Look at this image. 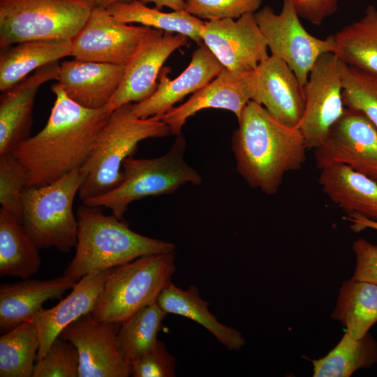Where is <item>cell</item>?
<instances>
[{"mask_svg":"<svg viewBox=\"0 0 377 377\" xmlns=\"http://www.w3.org/2000/svg\"><path fill=\"white\" fill-rule=\"evenodd\" d=\"M51 89L56 98L47 124L10 152L27 173V187L48 184L80 168L111 114L74 102L58 82Z\"/></svg>","mask_w":377,"mask_h":377,"instance_id":"cell-1","label":"cell"},{"mask_svg":"<svg viewBox=\"0 0 377 377\" xmlns=\"http://www.w3.org/2000/svg\"><path fill=\"white\" fill-rule=\"evenodd\" d=\"M237 121L231 145L237 172L251 188L276 194L285 175L300 170L306 161L302 134L251 100Z\"/></svg>","mask_w":377,"mask_h":377,"instance_id":"cell-2","label":"cell"},{"mask_svg":"<svg viewBox=\"0 0 377 377\" xmlns=\"http://www.w3.org/2000/svg\"><path fill=\"white\" fill-rule=\"evenodd\" d=\"M99 207L84 204L78 208L75 253L64 275L77 282L91 272L114 268L141 256L175 253V244L135 232L127 222L114 214L105 215Z\"/></svg>","mask_w":377,"mask_h":377,"instance_id":"cell-3","label":"cell"},{"mask_svg":"<svg viewBox=\"0 0 377 377\" xmlns=\"http://www.w3.org/2000/svg\"><path fill=\"white\" fill-rule=\"evenodd\" d=\"M170 134L168 126L161 120L136 117L132 111V103L114 110L80 167L85 175L78 192L82 202L119 185L122 179L124 161L133 156L141 141L162 138Z\"/></svg>","mask_w":377,"mask_h":377,"instance_id":"cell-4","label":"cell"},{"mask_svg":"<svg viewBox=\"0 0 377 377\" xmlns=\"http://www.w3.org/2000/svg\"><path fill=\"white\" fill-rule=\"evenodd\" d=\"M175 253L141 256L115 267L105 280L92 316L98 320L121 324L157 301L175 272Z\"/></svg>","mask_w":377,"mask_h":377,"instance_id":"cell-5","label":"cell"},{"mask_svg":"<svg viewBox=\"0 0 377 377\" xmlns=\"http://www.w3.org/2000/svg\"><path fill=\"white\" fill-rule=\"evenodd\" d=\"M186 142L177 136L167 153L154 158H127L122 165V179L110 191L83 203L109 208L122 219L130 203L140 199L175 192L186 184H200L202 177L184 159Z\"/></svg>","mask_w":377,"mask_h":377,"instance_id":"cell-6","label":"cell"},{"mask_svg":"<svg viewBox=\"0 0 377 377\" xmlns=\"http://www.w3.org/2000/svg\"><path fill=\"white\" fill-rule=\"evenodd\" d=\"M84 179L79 168L52 183L23 191L21 223L39 249L68 252L75 248L78 226L73 205Z\"/></svg>","mask_w":377,"mask_h":377,"instance_id":"cell-7","label":"cell"},{"mask_svg":"<svg viewBox=\"0 0 377 377\" xmlns=\"http://www.w3.org/2000/svg\"><path fill=\"white\" fill-rule=\"evenodd\" d=\"M96 0H0V47L31 40H72Z\"/></svg>","mask_w":377,"mask_h":377,"instance_id":"cell-8","label":"cell"},{"mask_svg":"<svg viewBox=\"0 0 377 377\" xmlns=\"http://www.w3.org/2000/svg\"><path fill=\"white\" fill-rule=\"evenodd\" d=\"M254 15L271 55L283 61L302 86L317 59L325 53L335 51L333 35L323 39L309 34L287 0H283L279 13L265 6Z\"/></svg>","mask_w":377,"mask_h":377,"instance_id":"cell-9","label":"cell"},{"mask_svg":"<svg viewBox=\"0 0 377 377\" xmlns=\"http://www.w3.org/2000/svg\"><path fill=\"white\" fill-rule=\"evenodd\" d=\"M342 62L334 52L316 61L304 86L305 108L298 125L307 149H314L343 115Z\"/></svg>","mask_w":377,"mask_h":377,"instance_id":"cell-10","label":"cell"},{"mask_svg":"<svg viewBox=\"0 0 377 377\" xmlns=\"http://www.w3.org/2000/svg\"><path fill=\"white\" fill-rule=\"evenodd\" d=\"M313 149L318 169L344 165L377 182V127L362 112L346 108Z\"/></svg>","mask_w":377,"mask_h":377,"instance_id":"cell-11","label":"cell"},{"mask_svg":"<svg viewBox=\"0 0 377 377\" xmlns=\"http://www.w3.org/2000/svg\"><path fill=\"white\" fill-rule=\"evenodd\" d=\"M156 29L123 23L96 5L84 26L71 40L74 59L126 64Z\"/></svg>","mask_w":377,"mask_h":377,"instance_id":"cell-12","label":"cell"},{"mask_svg":"<svg viewBox=\"0 0 377 377\" xmlns=\"http://www.w3.org/2000/svg\"><path fill=\"white\" fill-rule=\"evenodd\" d=\"M120 324L87 313L65 327L59 337L71 341L79 353L78 377H128L131 365L117 346Z\"/></svg>","mask_w":377,"mask_h":377,"instance_id":"cell-13","label":"cell"},{"mask_svg":"<svg viewBox=\"0 0 377 377\" xmlns=\"http://www.w3.org/2000/svg\"><path fill=\"white\" fill-rule=\"evenodd\" d=\"M201 38L219 62L230 71L251 72L269 56L254 13L236 20L205 21Z\"/></svg>","mask_w":377,"mask_h":377,"instance_id":"cell-14","label":"cell"},{"mask_svg":"<svg viewBox=\"0 0 377 377\" xmlns=\"http://www.w3.org/2000/svg\"><path fill=\"white\" fill-rule=\"evenodd\" d=\"M188 38L155 29L126 64L121 82L103 108L109 114L127 103H139L156 90L160 72L169 57L188 43Z\"/></svg>","mask_w":377,"mask_h":377,"instance_id":"cell-15","label":"cell"},{"mask_svg":"<svg viewBox=\"0 0 377 377\" xmlns=\"http://www.w3.org/2000/svg\"><path fill=\"white\" fill-rule=\"evenodd\" d=\"M251 101L263 105L281 122L297 127L302 117L304 86L290 67L269 55L251 71Z\"/></svg>","mask_w":377,"mask_h":377,"instance_id":"cell-16","label":"cell"},{"mask_svg":"<svg viewBox=\"0 0 377 377\" xmlns=\"http://www.w3.org/2000/svg\"><path fill=\"white\" fill-rule=\"evenodd\" d=\"M251 72L241 73L224 68L186 102L175 106L161 116L151 117L166 124L170 134L177 137L182 135L186 120L204 109L229 110L239 120L244 108L251 100Z\"/></svg>","mask_w":377,"mask_h":377,"instance_id":"cell-17","label":"cell"},{"mask_svg":"<svg viewBox=\"0 0 377 377\" xmlns=\"http://www.w3.org/2000/svg\"><path fill=\"white\" fill-rule=\"evenodd\" d=\"M224 68L203 43L193 52L188 66L177 77L170 79V68L163 67L155 91L147 99L132 103V111L139 118L161 116L185 96L202 88Z\"/></svg>","mask_w":377,"mask_h":377,"instance_id":"cell-18","label":"cell"},{"mask_svg":"<svg viewBox=\"0 0 377 377\" xmlns=\"http://www.w3.org/2000/svg\"><path fill=\"white\" fill-rule=\"evenodd\" d=\"M60 64H46L0 97V155L10 153L29 137L37 91L45 82L57 80Z\"/></svg>","mask_w":377,"mask_h":377,"instance_id":"cell-19","label":"cell"},{"mask_svg":"<svg viewBox=\"0 0 377 377\" xmlns=\"http://www.w3.org/2000/svg\"><path fill=\"white\" fill-rule=\"evenodd\" d=\"M126 65L74 59L60 63L57 82L66 95L89 109L104 108L117 91Z\"/></svg>","mask_w":377,"mask_h":377,"instance_id":"cell-20","label":"cell"},{"mask_svg":"<svg viewBox=\"0 0 377 377\" xmlns=\"http://www.w3.org/2000/svg\"><path fill=\"white\" fill-rule=\"evenodd\" d=\"M113 268L91 272L82 276L67 297L56 306L43 307L34 316L39 339L36 360L43 358L62 330L81 316L91 313L103 286Z\"/></svg>","mask_w":377,"mask_h":377,"instance_id":"cell-21","label":"cell"},{"mask_svg":"<svg viewBox=\"0 0 377 377\" xmlns=\"http://www.w3.org/2000/svg\"><path fill=\"white\" fill-rule=\"evenodd\" d=\"M77 281L63 274L45 279H29L0 286V332L1 334L22 323L31 321L43 304L60 298Z\"/></svg>","mask_w":377,"mask_h":377,"instance_id":"cell-22","label":"cell"},{"mask_svg":"<svg viewBox=\"0 0 377 377\" xmlns=\"http://www.w3.org/2000/svg\"><path fill=\"white\" fill-rule=\"evenodd\" d=\"M323 193L348 215L359 214L377 221V182L341 164L320 170Z\"/></svg>","mask_w":377,"mask_h":377,"instance_id":"cell-23","label":"cell"},{"mask_svg":"<svg viewBox=\"0 0 377 377\" xmlns=\"http://www.w3.org/2000/svg\"><path fill=\"white\" fill-rule=\"evenodd\" d=\"M71 54V40H31L1 49L0 91L15 86L33 71Z\"/></svg>","mask_w":377,"mask_h":377,"instance_id":"cell-24","label":"cell"},{"mask_svg":"<svg viewBox=\"0 0 377 377\" xmlns=\"http://www.w3.org/2000/svg\"><path fill=\"white\" fill-rule=\"evenodd\" d=\"M157 302L167 314L179 315L198 323L230 350H239L245 344V339L238 330L221 323L212 314L209 302L201 298L195 285L184 290L170 283L161 293Z\"/></svg>","mask_w":377,"mask_h":377,"instance_id":"cell-25","label":"cell"},{"mask_svg":"<svg viewBox=\"0 0 377 377\" xmlns=\"http://www.w3.org/2000/svg\"><path fill=\"white\" fill-rule=\"evenodd\" d=\"M39 248L20 220L0 209V275L29 279L38 272Z\"/></svg>","mask_w":377,"mask_h":377,"instance_id":"cell-26","label":"cell"},{"mask_svg":"<svg viewBox=\"0 0 377 377\" xmlns=\"http://www.w3.org/2000/svg\"><path fill=\"white\" fill-rule=\"evenodd\" d=\"M334 54L343 64L377 73V9L369 6L360 20L334 35Z\"/></svg>","mask_w":377,"mask_h":377,"instance_id":"cell-27","label":"cell"},{"mask_svg":"<svg viewBox=\"0 0 377 377\" xmlns=\"http://www.w3.org/2000/svg\"><path fill=\"white\" fill-rule=\"evenodd\" d=\"M332 317L341 322L352 337L360 339L366 335L377 322V283L353 276L344 281Z\"/></svg>","mask_w":377,"mask_h":377,"instance_id":"cell-28","label":"cell"},{"mask_svg":"<svg viewBox=\"0 0 377 377\" xmlns=\"http://www.w3.org/2000/svg\"><path fill=\"white\" fill-rule=\"evenodd\" d=\"M106 8L121 22L137 23L165 32L179 34L194 40L198 45L202 43L201 34L205 21L191 15L186 10L162 12L156 8L148 7L139 0L112 4Z\"/></svg>","mask_w":377,"mask_h":377,"instance_id":"cell-29","label":"cell"},{"mask_svg":"<svg viewBox=\"0 0 377 377\" xmlns=\"http://www.w3.org/2000/svg\"><path fill=\"white\" fill-rule=\"evenodd\" d=\"M311 362L314 377H348L377 363V342L369 333L356 339L346 331L332 350Z\"/></svg>","mask_w":377,"mask_h":377,"instance_id":"cell-30","label":"cell"},{"mask_svg":"<svg viewBox=\"0 0 377 377\" xmlns=\"http://www.w3.org/2000/svg\"><path fill=\"white\" fill-rule=\"evenodd\" d=\"M39 339L31 321L22 323L0 337V376L32 377Z\"/></svg>","mask_w":377,"mask_h":377,"instance_id":"cell-31","label":"cell"},{"mask_svg":"<svg viewBox=\"0 0 377 377\" xmlns=\"http://www.w3.org/2000/svg\"><path fill=\"white\" fill-rule=\"evenodd\" d=\"M166 315L156 301L120 324L117 346L127 363L131 365L156 343L158 332Z\"/></svg>","mask_w":377,"mask_h":377,"instance_id":"cell-32","label":"cell"},{"mask_svg":"<svg viewBox=\"0 0 377 377\" xmlns=\"http://www.w3.org/2000/svg\"><path fill=\"white\" fill-rule=\"evenodd\" d=\"M341 73L345 107L362 112L377 127V73L342 63Z\"/></svg>","mask_w":377,"mask_h":377,"instance_id":"cell-33","label":"cell"},{"mask_svg":"<svg viewBox=\"0 0 377 377\" xmlns=\"http://www.w3.org/2000/svg\"><path fill=\"white\" fill-rule=\"evenodd\" d=\"M28 177L10 153L0 155V203L3 209L22 220V193Z\"/></svg>","mask_w":377,"mask_h":377,"instance_id":"cell-34","label":"cell"},{"mask_svg":"<svg viewBox=\"0 0 377 377\" xmlns=\"http://www.w3.org/2000/svg\"><path fill=\"white\" fill-rule=\"evenodd\" d=\"M79 353L75 345L59 336L45 355L36 360L32 377H78Z\"/></svg>","mask_w":377,"mask_h":377,"instance_id":"cell-35","label":"cell"},{"mask_svg":"<svg viewBox=\"0 0 377 377\" xmlns=\"http://www.w3.org/2000/svg\"><path fill=\"white\" fill-rule=\"evenodd\" d=\"M262 0H186V10L203 20L237 19L255 13Z\"/></svg>","mask_w":377,"mask_h":377,"instance_id":"cell-36","label":"cell"},{"mask_svg":"<svg viewBox=\"0 0 377 377\" xmlns=\"http://www.w3.org/2000/svg\"><path fill=\"white\" fill-rule=\"evenodd\" d=\"M177 362L164 343L158 340L148 351L131 364L133 377H174Z\"/></svg>","mask_w":377,"mask_h":377,"instance_id":"cell-37","label":"cell"},{"mask_svg":"<svg viewBox=\"0 0 377 377\" xmlns=\"http://www.w3.org/2000/svg\"><path fill=\"white\" fill-rule=\"evenodd\" d=\"M352 249L355 256L353 277L377 283V245L360 238L353 242Z\"/></svg>","mask_w":377,"mask_h":377,"instance_id":"cell-38","label":"cell"},{"mask_svg":"<svg viewBox=\"0 0 377 377\" xmlns=\"http://www.w3.org/2000/svg\"><path fill=\"white\" fill-rule=\"evenodd\" d=\"M294 7L300 18L313 25L320 26L324 20L334 14L339 0H287Z\"/></svg>","mask_w":377,"mask_h":377,"instance_id":"cell-39","label":"cell"},{"mask_svg":"<svg viewBox=\"0 0 377 377\" xmlns=\"http://www.w3.org/2000/svg\"><path fill=\"white\" fill-rule=\"evenodd\" d=\"M350 223V228L355 232H360L367 228L377 230V221L369 219L359 214H348L346 218Z\"/></svg>","mask_w":377,"mask_h":377,"instance_id":"cell-40","label":"cell"},{"mask_svg":"<svg viewBox=\"0 0 377 377\" xmlns=\"http://www.w3.org/2000/svg\"><path fill=\"white\" fill-rule=\"evenodd\" d=\"M144 4L154 3L155 8L161 10L163 7H167L172 10H186V0H139Z\"/></svg>","mask_w":377,"mask_h":377,"instance_id":"cell-41","label":"cell"},{"mask_svg":"<svg viewBox=\"0 0 377 377\" xmlns=\"http://www.w3.org/2000/svg\"><path fill=\"white\" fill-rule=\"evenodd\" d=\"M133 1L134 0H96V3L97 6H99L103 8H108V6L112 4L119 3H128Z\"/></svg>","mask_w":377,"mask_h":377,"instance_id":"cell-42","label":"cell"}]
</instances>
